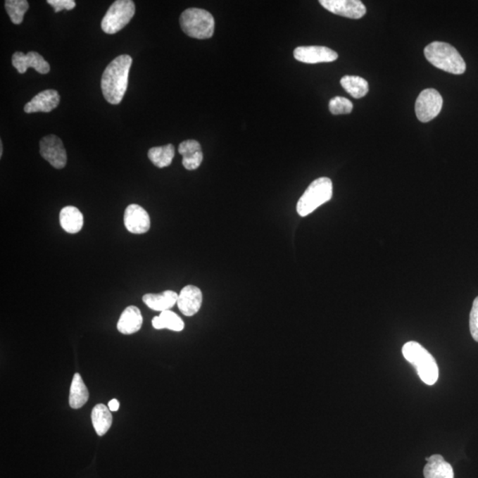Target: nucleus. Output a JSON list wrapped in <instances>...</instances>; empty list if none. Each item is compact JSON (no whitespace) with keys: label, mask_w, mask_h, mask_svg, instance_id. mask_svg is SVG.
Masks as SVG:
<instances>
[{"label":"nucleus","mask_w":478,"mask_h":478,"mask_svg":"<svg viewBox=\"0 0 478 478\" xmlns=\"http://www.w3.org/2000/svg\"><path fill=\"white\" fill-rule=\"evenodd\" d=\"M119 408L120 403L119 401L116 400V398H113L112 401H109L108 408L110 409V411L115 412L118 410Z\"/></svg>","instance_id":"29"},{"label":"nucleus","mask_w":478,"mask_h":478,"mask_svg":"<svg viewBox=\"0 0 478 478\" xmlns=\"http://www.w3.org/2000/svg\"><path fill=\"white\" fill-rule=\"evenodd\" d=\"M40 154L51 166L61 170L67 165V152L63 140L55 135H48L40 141Z\"/></svg>","instance_id":"8"},{"label":"nucleus","mask_w":478,"mask_h":478,"mask_svg":"<svg viewBox=\"0 0 478 478\" xmlns=\"http://www.w3.org/2000/svg\"><path fill=\"white\" fill-rule=\"evenodd\" d=\"M13 66L20 74L26 73L27 68H34L39 74L46 75L50 72V65L36 51H30L27 54L22 51H16L12 57Z\"/></svg>","instance_id":"11"},{"label":"nucleus","mask_w":478,"mask_h":478,"mask_svg":"<svg viewBox=\"0 0 478 478\" xmlns=\"http://www.w3.org/2000/svg\"><path fill=\"white\" fill-rule=\"evenodd\" d=\"M47 3L53 6L55 13L63 11V10L70 11L77 6L74 0H47Z\"/></svg>","instance_id":"28"},{"label":"nucleus","mask_w":478,"mask_h":478,"mask_svg":"<svg viewBox=\"0 0 478 478\" xmlns=\"http://www.w3.org/2000/svg\"><path fill=\"white\" fill-rule=\"evenodd\" d=\"M3 156V144L2 141L0 142V157H2Z\"/></svg>","instance_id":"30"},{"label":"nucleus","mask_w":478,"mask_h":478,"mask_svg":"<svg viewBox=\"0 0 478 478\" xmlns=\"http://www.w3.org/2000/svg\"><path fill=\"white\" fill-rule=\"evenodd\" d=\"M5 8L12 23L19 25L29 9V2L27 0H6Z\"/></svg>","instance_id":"24"},{"label":"nucleus","mask_w":478,"mask_h":478,"mask_svg":"<svg viewBox=\"0 0 478 478\" xmlns=\"http://www.w3.org/2000/svg\"><path fill=\"white\" fill-rule=\"evenodd\" d=\"M470 329L471 336L478 342V297L473 302L470 315Z\"/></svg>","instance_id":"27"},{"label":"nucleus","mask_w":478,"mask_h":478,"mask_svg":"<svg viewBox=\"0 0 478 478\" xmlns=\"http://www.w3.org/2000/svg\"><path fill=\"white\" fill-rule=\"evenodd\" d=\"M340 84L347 94L354 99L363 98L369 92V84L365 79L357 75H345Z\"/></svg>","instance_id":"21"},{"label":"nucleus","mask_w":478,"mask_h":478,"mask_svg":"<svg viewBox=\"0 0 478 478\" xmlns=\"http://www.w3.org/2000/svg\"><path fill=\"white\" fill-rule=\"evenodd\" d=\"M132 58L128 54L120 55L106 68L101 78V89L106 101L118 105L128 88L129 74Z\"/></svg>","instance_id":"1"},{"label":"nucleus","mask_w":478,"mask_h":478,"mask_svg":"<svg viewBox=\"0 0 478 478\" xmlns=\"http://www.w3.org/2000/svg\"><path fill=\"white\" fill-rule=\"evenodd\" d=\"M180 25L187 36L196 39H210L215 32L214 17L204 9L185 10L180 16Z\"/></svg>","instance_id":"4"},{"label":"nucleus","mask_w":478,"mask_h":478,"mask_svg":"<svg viewBox=\"0 0 478 478\" xmlns=\"http://www.w3.org/2000/svg\"><path fill=\"white\" fill-rule=\"evenodd\" d=\"M175 157L173 144L151 148L148 152V158L153 165L160 168L170 166Z\"/></svg>","instance_id":"23"},{"label":"nucleus","mask_w":478,"mask_h":478,"mask_svg":"<svg viewBox=\"0 0 478 478\" xmlns=\"http://www.w3.org/2000/svg\"><path fill=\"white\" fill-rule=\"evenodd\" d=\"M333 194V185L331 179L320 177L309 185L307 190L298 199L297 204L298 214L305 218L317 209L320 206L331 201Z\"/></svg>","instance_id":"5"},{"label":"nucleus","mask_w":478,"mask_h":478,"mask_svg":"<svg viewBox=\"0 0 478 478\" xmlns=\"http://www.w3.org/2000/svg\"><path fill=\"white\" fill-rule=\"evenodd\" d=\"M178 294L173 291H165L159 294H148L144 295V303L154 311L170 310L177 304Z\"/></svg>","instance_id":"17"},{"label":"nucleus","mask_w":478,"mask_h":478,"mask_svg":"<svg viewBox=\"0 0 478 478\" xmlns=\"http://www.w3.org/2000/svg\"><path fill=\"white\" fill-rule=\"evenodd\" d=\"M329 108L332 115H348L353 111V105L348 99L337 96L329 101Z\"/></svg>","instance_id":"25"},{"label":"nucleus","mask_w":478,"mask_h":478,"mask_svg":"<svg viewBox=\"0 0 478 478\" xmlns=\"http://www.w3.org/2000/svg\"><path fill=\"white\" fill-rule=\"evenodd\" d=\"M294 55L298 61L308 64L332 63L339 58L335 51L325 46H298Z\"/></svg>","instance_id":"10"},{"label":"nucleus","mask_w":478,"mask_h":478,"mask_svg":"<svg viewBox=\"0 0 478 478\" xmlns=\"http://www.w3.org/2000/svg\"><path fill=\"white\" fill-rule=\"evenodd\" d=\"M402 353L405 359L415 367L416 372L424 383L433 385L439 379V370L434 357L415 341L405 343Z\"/></svg>","instance_id":"3"},{"label":"nucleus","mask_w":478,"mask_h":478,"mask_svg":"<svg viewBox=\"0 0 478 478\" xmlns=\"http://www.w3.org/2000/svg\"><path fill=\"white\" fill-rule=\"evenodd\" d=\"M92 422L99 436H104L111 428L113 416L108 407L104 404L96 405L92 412Z\"/></svg>","instance_id":"19"},{"label":"nucleus","mask_w":478,"mask_h":478,"mask_svg":"<svg viewBox=\"0 0 478 478\" xmlns=\"http://www.w3.org/2000/svg\"><path fill=\"white\" fill-rule=\"evenodd\" d=\"M426 460L428 463L424 469L425 478H455L451 464L446 462L442 455H434Z\"/></svg>","instance_id":"16"},{"label":"nucleus","mask_w":478,"mask_h":478,"mask_svg":"<svg viewBox=\"0 0 478 478\" xmlns=\"http://www.w3.org/2000/svg\"><path fill=\"white\" fill-rule=\"evenodd\" d=\"M424 55L429 63L447 73L462 75L466 70L462 55L451 44L436 41L425 47Z\"/></svg>","instance_id":"2"},{"label":"nucleus","mask_w":478,"mask_h":478,"mask_svg":"<svg viewBox=\"0 0 478 478\" xmlns=\"http://www.w3.org/2000/svg\"><path fill=\"white\" fill-rule=\"evenodd\" d=\"M60 222L65 232L77 234L84 226V215L75 206H65L60 213Z\"/></svg>","instance_id":"18"},{"label":"nucleus","mask_w":478,"mask_h":478,"mask_svg":"<svg viewBox=\"0 0 478 478\" xmlns=\"http://www.w3.org/2000/svg\"><path fill=\"white\" fill-rule=\"evenodd\" d=\"M143 325V316L139 308L130 306L122 312L117 329L122 334L132 335L139 331Z\"/></svg>","instance_id":"15"},{"label":"nucleus","mask_w":478,"mask_h":478,"mask_svg":"<svg viewBox=\"0 0 478 478\" xmlns=\"http://www.w3.org/2000/svg\"><path fill=\"white\" fill-rule=\"evenodd\" d=\"M123 221L130 233L144 234L150 229V216L146 209L139 205L132 204L127 206Z\"/></svg>","instance_id":"12"},{"label":"nucleus","mask_w":478,"mask_h":478,"mask_svg":"<svg viewBox=\"0 0 478 478\" xmlns=\"http://www.w3.org/2000/svg\"><path fill=\"white\" fill-rule=\"evenodd\" d=\"M443 99L435 89H426L415 102V115L419 121L428 122L441 112Z\"/></svg>","instance_id":"7"},{"label":"nucleus","mask_w":478,"mask_h":478,"mask_svg":"<svg viewBox=\"0 0 478 478\" xmlns=\"http://www.w3.org/2000/svg\"><path fill=\"white\" fill-rule=\"evenodd\" d=\"M135 4L132 0H117L103 17L101 29L106 34H115L122 30L135 15Z\"/></svg>","instance_id":"6"},{"label":"nucleus","mask_w":478,"mask_h":478,"mask_svg":"<svg viewBox=\"0 0 478 478\" xmlns=\"http://www.w3.org/2000/svg\"><path fill=\"white\" fill-rule=\"evenodd\" d=\"M178 152L183 158L190 157L202 152L201 144L194 139L185 140L178 147Z\"/></svg>","instance_id":"26"},{"label":"nucleus","mask_w":478,"mask_h":478,"mask_svg":"<svg viewBox=\"0 0 478 478\" xmlns=\"http://www.w3.org/2000/svg\"><path fill=\"white\" fill-rule=\"evenodd\" d=\"M320 4L337 15L360 19L366 15V6L359 0H320Z\"/></svg>","instance_id":"9"},{"label":"nucleus","mask_w":478,"mask_h":478,"mask_svg":"<svg viewBox=\"0 0 478 478\" xmlns=\"http://www.w3.org/2000/svg\"><path fill=\"white\" fill-rule=\"evenodd\" d=\"M89 391L80 374L75 373L72 380L70 391V405L73 409H79L87 403Z\"/></svg>","instance_id":"20"},{"label":"nucleus","mask_w":478,"mask_h":478,"mask_svg":"<svg viewBox=\"0 0 478 478\" xmlns=\"http://www.w3.org/2000/svg\"><path fill=\"white\" fill-rule=\"evenodd\" d=\"M152 325L154 329H168L173 332H182L184 329V323L175 313L170 310L161 312L159 316L153 319Z\"/></svg>","instance_id":"22"},{"label":"nucleus","mask_w":478,"mask_h":478,"mask_svg":"<svg viewBox=\"0 0 478 478\" xmlns=\"http://www.w3.org/2000/svg\"><path fill=\"white\" fill-rule=\"evenodd\" d=\"M60 101L61 96L56 89H46L27 102L24 111L27 113H49L57 108Z\"/></svg>","instance_id":"14"},{"label":"nucleus","mask_w":478,"mask_h":478,"mask_svg":"<svg viewBox=\"0 0 478 478\" xmlns=\"http://www.w3.org/2000/svg\"><path fill=\"white\" fill-rule=\"evenodd\" d=\"M203 295L201 289L187 285L178 294L179 310L185 316H194L201 308Z\"/></svg>","instance_id":"13"}]
</instances>
